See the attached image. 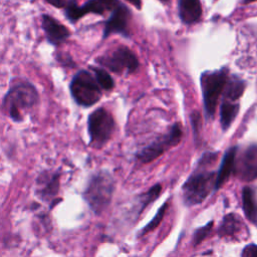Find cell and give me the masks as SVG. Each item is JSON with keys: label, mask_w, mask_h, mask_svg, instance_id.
Here are the masks:
<instances>
[{"label": "cell", "mask_w": 257, "mask_h": 257, "mask_svg": "<svg viewBox=\"0 0 257 257\" xmlns=\"http://www.w3.org/2000/svg\"><path fill=\"white\" fill-rule=\"evenodd\" d=\"M39 96L35 86L28 80H17L3 98V106L14 121H21L23 113L38 103Z\"/></svg>", "instance_id": "6da1fadb"}, {"label": "cell", "mask_w": 257, "mask_h": 257, "mask_svg": "<svg viewBox=\"0 0 257 257\" xmlns=\"http://www.w3.org/2000/svg\"><path fill=\"white\" fill-rule=\"evenodd\" d=\"M114 190V180L106 171L93 174L82 193V197L95 215H100L110 204Z\"/></svg>", "instance_id": "7a4b0ae2"}, {"label": "cell", "mask_w": 257, "mask_h": 257, "mask_svg": "<svg viewBox=\"0 0 257 257\" xmlns=\"http://www.w3.org/2000/svg\"><path fill=\"white\" fill-rule=\"evenodd\" d=\"M216 178L215 171H209L206 167L197 166L182 186L184 204L187 207H193L205 201L210 193L215 191Z\"/></svg>", "instance_id": "3957f363"}, {"label": "cell", "mask_w": 257, "mask_h": 257, "mask_svg": "<svg viewBox=\"0 0 257 257\" xmlns=\"http://www.w3.org/2000/svg\"><path fill=\"white\" fill-rule=\"evenodd\" d=\"M229 78V69L222 67L213 71H204L200 76L205 116L211 119L215 115L217 103Z\"/></svg>", "instance_id": "277c9868"}, {"label": "cell", "mask_w": 257, "mask_h": 257, "mask_svg": "<svg viewBox=\"0 0 257 257\" xmlns=\"http://www.w3.org/2000/svg\"><path fill=\"white\" fill-rule=\"evenodd\" d=\"M69 90L76 104L82 107H89L99 101L103 89L92 71L81 69L72 77Z\"/></svg>", "instance_id": "5b68a950"}, {"label": "cell", "mask_w": 257, "mask_h": 257, "mask_svg": "<svg viewBox=\"0 0 257 257\" xmlns=\"http://www.w3.org/2000/svg\"><path fill=\"white\" fill-rule=\"evenodd\" d=\"M115 128L112 114L103 107L94 109L87 117L89 146L100 149L111 138Z\"/></svg>", "instance_id": "8992f818"}, {"label": "cell", "mask_w": 257, "mask_h": 257, "mask_svg": "<svg viewBox=\"0 0 257 257\" xmlns=\"http://www.w3.org/2000/svg\"><path fill=\"white\" fill-rule=\"evenodd\" d=\"M182 137L183 131L181 123L176 122L171 126L168 133L162 135L149 146L143 148L137 154V159L144 164L151 163L159 158L161 155H163L165 152L169 151L171 148L176 147L181 142Z\"/></svg>", "instance_id": "52a82bcc"}, {"label": "cell", "mask_w": 257, "mask_h": 257, "mask_svg": "<svg viewBox=\"0 0 257 257\" xmlns=\"http://www.w3.org/2000/svg\"><path fill=\"white\" fill-rule=\"evenodd\" d=\"M96 62L117 74L123 72L133 73L140 67L137 55L124 45H120L111 52L99 56L96 58Z\"/></svg>", "instance_id": "ba28073f"}, {"label": "cell", "mask_w": 257, "mask_h": 257, "mask_svg": "<svg viewBox=\"0 0 257 257\" xmlns=\"http://www.w3.org/2000/svg\"><path fill=\"white\" fill-rule=\"evenodd\" d=\"M119 3L118 0H88L80 7L76 4H69L65 7V16L74 23L89 13L103 15L107 11H112Z\"/></svg>", "instance_id": "9c48e42d"}, {"label": "cell", "mask_w": 257, "mask_h": 257, "mask_svg": "<svg viewBox=\"0 0 257 257\" xmlns=\"http://www.w3.org/2000/svg\"><path fill=\"white\" fill-rule=\"evenodd\" d=\"M131 17L130 9L122 3H119L116 8L111 11L110 17L104 23L102 38L105 39L111 34H120L124 37H130L128 21Z\"/></svg>", "instance_id": "30bf717a"}, {"label": "cell", "mask_w": 257, "mask_h": 257, "mask_svg": "<svg viewBox=\"0 0 257 257\" xmlns=\"http://www.w3.org/2000/svg\"><path fill=\"white\" fill-rule=\"evenodd\" d=\"M234 174L240 179L250 182L257 179V145L252 144L245 149L240 155L236 165Z\"/></svg>", "instance_id": "8fae6325"}, {"label": "cell", "mask_w": 257, "mask_h": 257, "mask_svg": "<svg viewBox=\"0 0 257 257\" xmlns=\"http://www.w3.org/2000/svg\"><path fill=\"white\" fill-rule=\"evenodd\" d=\"M41 26L45 33L47 41L54 46L63 43L70 36V31L68 30V28L62 25L58 20L50 15H42Z\"/></svg>", "instance_id": "7c38bea8"}, {"label": "cell", "mask_w": 257, "mask_h": 257, "mask_svg": "<svg viewBox=\"0 0 257 257\" xmlns=\"http://www.w3.org/2000/svg\"><path fill=\"white\" fill-rule=\"evenodd\" d=\"M238 148L236 146L229 148L222 159V163L220 166V169L217 173L216 178V184H215V191L219 190L225 182L230 178V176L235 171V165H236V155H237Z\"/></svg>", "instance_id": "4fadbf2b"}, {"label": "cell", "mask_w": 257, "mask_h": 257, "mask_svg": "<svg viewBox=\"0 0 257 257\" xmlns=\"http://www.w3.org/2000/svg\"><path fill=\"white\" fill-rule=\"evenodd\" d=\"M178 13L184 24L191 25L197 23L202 16L200 0H179Z\"/></svg>", "instance_id": "5bb4252c"}, {"label": "cell", "mask_w": 257, "mask_h": 257, "mask_svg": "<svg viewBox=\"0 0 257 257\" xmlns=\"http://www.w3.org/2000/svg\"><path fill=\"white\" fill-rule=\"evenodd\" d=\"M242 205L245 217L257 227V196L251 187H244L242 190Z\"/></svg>", "instance_id": "9a60e30c"}, {"label": "cell", "mask_w": 257, "mask_h": 257, "mask_svg": "<svg viewBox=\"0 0 257 257\" xmlns=\"http://www.w3.org/2000/svg\"><path fill=\"white\" fill-rule=\"evenodd\" d=\"M239 102L223 98L220 106V123L222 130L227 131L235 120L239 111Z\"/></svg>", "instance_id": "2e32d148"}, {"label": "cell", "mask_w": 257, "mask_h": 257, "mask_svg": "<svg viewBox=\"0 0 257 257\" xmlns=\"http://www.w3.org/2000/svg\"><path fill=\"white\" fill-rule=\"evenodd\" d=\"M242 221L238 215L234 213H230L224 216L219 229L218 235L220 237H232L241 232L242 229Z\"/></svg>", "instance_id": "e0dca14e"}, {"label": "cell", "mask_w": 257, "mask_h": 257, "mask_svg": "<svg viewBox=\"0 0 257 257\" xmlns=\"http://www.w3.org/2000/svg\"><path fill=\"white\" fill-rule=\"evenodd\" d=\"M246 82L237 75L229 76L223 91V98L237 101L245 90Z\"/></svg>", "instance_id": "ac0fdd59"}, {"label": "cell", "mask_w": 257, "mask_h": 257, "mask_svg": "<svg viewBox=\"0 0 257 257\" xmlns=\"http://www.w3.org/2000/svg\"><path fill=\"white\" fill-rule=\"evenodd\" d=\"M59 179L60 177L58 173L49 175L48 179L44 183H42L43 185L38 191L39 197L43 200H50L55 197L59 190Z\"/></svg>", "instance_id": "d6986e66"}, {"label": "cell", "mask_w": 257, "mask_h": 257, "mask_svg": "<svg viewBox=\"0 0 257 257\" xmlns=\"http://www.w3.org/2000/svg\"><path fill=\"white\" fill-rule=\"evenodd\" d=\"M161 191H162L161 184H156L155 186L151 187L147 192L138 196L139 204H140L139 214H141L151 203H153L156 199L159 198V196L161 195Z\"/></svg>", "instance_id": "ffe728a7"}, {"label": "cell", "mask_w": 257, "mask_h": 257, "mask_svg": "<svg viewBox=\"0 0 257 257\" xmlns=\"http://www.w3.org/2000/svg\"><path fill=\"white\" fill-rule=\"evenodd\" d=\"M91 69V71L93 72V74L96 77L97 82L99 83L100 87L103 90H111L114 87V81L112 79V77L110 76V74L103 68L100 67H96V66H90L89 67Z\"/></svg>", "instance_id": "44dd1931"}, {"label": "cell", "mask_w": 257, "mask_h": 257, "mask_svg": "<svg viewBox=\"0 0 257 257\" xmlns=\"http://www.w3.org/2000/svg\"><path fill=\"white\" fill-rule=\"evenodd\" d=\"M168 205H169V203H168V202H165V203L160 207V209L158 210V212H157V214L155 215V217L146 225V227H144V228L139 232V235H138L139 237L144 236V235L150 233L151 231L155 230V229L160 225V223H161V221L163 220V218H164V216H165V213H166V211H167V209H168Z\"/></svg>", "instance_id": "7402d4cb"}, {"label": "cell", "mask_w": 257, "mask_h": 257, "mask_svg": "<svg viewBox=\"0 0 257 257\" xmlns=\"http://www.w3.org/2000/svg\"><path fill=\"white\" fill-rule=\"evenodd\" d=\"M213 224H214V222L210 221L205 226L198 228L194 232V235H193V245L194 246L199 245L210 234V232H211V230L213 228Z\"/></svg>", "instance_id": "603a6c76"}, {"label": "cell", "mask_w": 257, "mask_h": 257, "mask_svg": "<svg viewBox=\"0 0 257 257\" xmlns=\"http://www.w3.org/2000/svg\"><path fill=\"white\" fill-rule=\"evenodd\" d=\"M191 122L193 126V134L195 139L199 138V132L201 128V115L200 112L195 110L191 113Z\"/></svg>", "instance_id": "cb8c5ba5"}, {"label": "cell", "mask_w": 257, "mask_h": 257, "mask_svg": "<svg viewBox=\"0 0 257 257\" xmlns=\"http://www.w3.org/2000/svg\"><path fill=\"white\" fill-rule=\"evenodd\" d=\"M241 255L245 256V257H256L257 256V245L250 244V245L246 246L243 249Z\"/></svg>", "instance_id": "d4e9b609"}, {"label": "cell", "mask_w": 257, "mask_h": 257, "mask_svg": "<svg viewBox=\"0 0 257 257\" xmlns=\"http://www.w3.org/2000/svg\"><path fill=\"white\" fill-rule=\"evenodd\" d=\"M46 2H48L49 4H51L54 7L62 8V7H66L68 5L69 0H46Z\"/></svg>", "instance_id": "484cf974"}, {"label": "cell", "mask_w": 257, "mask_h": 257, "mask_svg": "<svg viewBox=\"0 0 257 257\" xmlns=\"http://www.w3.org/2000/svg\"><path fill=\"white\" fill-rule=\"evenodd\" d=\"M127 2H130L133 6H135L138 9L142 8V0H126Z\"/></svg>", "instance_id": "4316f807"}, {"label": "cell", "mask_w": 257, "mask_h": 257, "mask_svg": "<svg viewBox=\"0 0 257 257\" xmlns=\"http://www.w3.org/2000/svg\"><path fill=\"white\" fill-rule=\"evenodd\" d=\"M254 1H256V0H244V3L248 4V3H251V2H254Z\"/></svg>", "instance_id": "83f0119b"}, {"label": "cell", "mask_w": 257, "mask_h": 257, "mask_svg": "<svg viewBox=\"0 0 257 257\" xmlns=\"http://www.w3.org/2000/svg\"><path fill=\"white\" fill-rule=\"evenodd\" d=\"M69 4H76V0H69L68 5H69Z\"/></svg>", "instance_id": "f1b7e54d"}, {"label": "cell", "mask_w": 257, "mask_h": 257, "mask_svg": "<svg viewBox=\"0 0 257 257\" xmlns=\"http://www.w3.org/2000/svg\"><path fill=\"white\" fill-rule=\"evenodd\" d=\"M161 2H163L164 4H167V3H169L170 2V0H160Z\"/></svg>", "instance_id": "f546056e"}]
</instances>
